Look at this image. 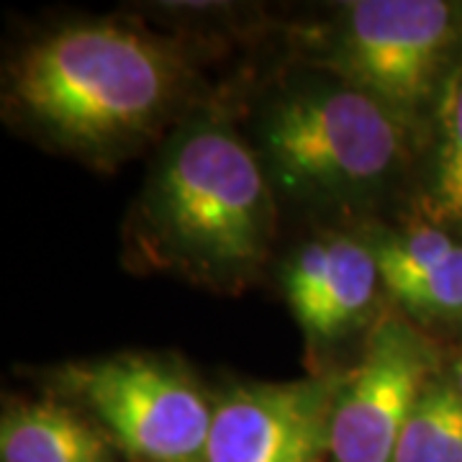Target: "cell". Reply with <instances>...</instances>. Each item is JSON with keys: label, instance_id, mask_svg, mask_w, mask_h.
Wrapping results in <instances>:
<instances>
[{"label": "cell", "instance_id": "1", "mask_svg": "<svg viewBox=\"0 0 462 462\" xmlns=\"http://www.w3.org/2000/svg\"><path fill=\"white\" fill-rule=\"evenodd\" d=\"M182 65L160 39L118 21L69 23L11 69V103L50 139L111 154L147 136L178 98Z\"/></svg>", "mask_w": 462, "mask_h": 462}, {"label": "cell", "instance_id": "2", "mask_svg": "<svg viewBox=\"0 0 462 462\" xmlns=\"http://www.w3.org/2000/svg\"><path fill=\"white\" fill-rule=\"evenodd\" d=\"M144 216L160 254L206 278H239L263 263L273 193L254 152L216 118L182 129L152 172Z\"/></svg>", "mask_w": 462, "mask_h": 462}, {"label": "cell", "instance_id": "3", "mask_svg": "<svg viewBox=\"0 0 462 462\" xmlns=\"http://www.w3.org/2000/svg\"><path fill=\"white\" fill-rule=\"evenodd\" d=\"M409 136L403 118L345 80L300 85L264 111L260 162L293 199H363L401 170Z\"/></svg>", "mask_w": 462, "mask_h": 462}, {"label": "cell", "instance_id": "4", "mask_svg": "<svg viewBox=\"0 0 462 462\" xmlns=\"http://www.w3.org/2000/svg\"><path fill=\"white\" fill-rule=\"evenodd\" d=\"M67 396L136 462H200L214 406L180 363L154 355H116L67 365Z\"/></svg>", "mask_w": 462, "mask_h": 462}, {"label": "cell", "instance_id": "5", "mask_svg": "<svg viewBox=\"0 0 462 462\" xmlns=\"http://www.w3.org/2000/svg\"><path fill=\"white\" fill-rule=\"evenodd\" d=\"M455 36L457 11L442 0H355L331 32L329 67L413 129L452 69Z\"/></svg>", "mask_w": 462, "mask_h": 462}, {"label": "cell", "instance_id": "6", "mask_svg": "<svg viewBox=\"0 0 462 462\" xmlns=\"http://www.w3.org/2000/svg\"><path fill=\"white\" fill-rule=\"evenodd\" d=\"M434 355L406 319L373 329L360 365L342 375L329 416L334 462H391L398 437L431 383Z\"/></svg>", "mask_w": 462, "mask_h": 462}, {"label": "cell", "instance_id": "7", "mask_svg": "<svg viewBox=\"0 0 462 462\" xmlns=\"http://www.w3.org/2000/svg\"><path fill=\"white\" fill-rule=\"evenodd\" d=\"M342 378L239 383L214 403L200 462H316Z\"/></svg>", "mask_w": 462, "mask_h": 462}, {"label": "cell", "instance_id": "8", "mask_svg": "<svg viewBox=\"0 0 462 462\" xmlns=\"http://www.w3.org/2000/svg\"><path fill=\"white\" fill-rule=\"evenodd\" d=\"M282 291L291 311L314 342H337L373 314L380 270L370 239L321 234L282 264Z\"/></svg>", "mask_w": 462, "mask_h": 462}, {"label": "cell", "instance_id": "9", "mask_svg": "<svg viewBox=\"0 0 462 462\" xmlns=\"http://www.w3.org/2000/svg\"><path fill=\"white\" fill-rule=\"evenodd\" d=\"M380 282L398 306L419 321L462 316V242L452 231L421 221L370 239Z\"/></svg>", "mask_w": 462, "mask_h": 462}, {"label": "cell", "instance_id": "10", "mask_svg": "<svg viewBox=\"0 0 462 462\" xmlns=\"http://www.w3.org/2000/svg\"><path fill=\"white\" fill-rule=\"evenodd\" d=\"M108 442L98 424L57 398L8 406L0 421L3 462H111Z\"/></svg>", "mask_w": 462, "mask_h": 462}, {"label": "cell", "instance_id": "11", "mask_svg": "<svg viewBox=\"0 0 462 462\" xmlns=\"http://www.w3.org/2000/svg\"><path fill=\"white\" fill-rule=\"evenodd\" d=\"M434 144L421 193L424 218L442 229H462V62L447 72L431 108Z\"/></svg>", "mask_w": 462, "mask_h": 462}, {"label": "cell", "instance_id": "12", "mask_svg": "<svg viewBox=\"0 0 462 462\" xmlns=\"http://www.w3.org/2000/svg\"><path fill=\"white\" fill-rule=\"evenodd\" d=\"M391 462H462V393L452 380L427 385Z\"/></svg>", "mask_w": 462, "mask_h": 462}, {"label": "cell", "instance_id": "13", "mask_svg": "<svg viewBox=\"0 0 462 462\" xmlns=\"http://www.w3.org/2000/svg\"><path fill=\"white\" fill-rule=\"evenodd\" d=\"M452 385L457 388L462 393V352H460V357H457V363H455V367H452Z\"/></svg>", "mask_w": 462, "mask_h": 462}]
</instances>
